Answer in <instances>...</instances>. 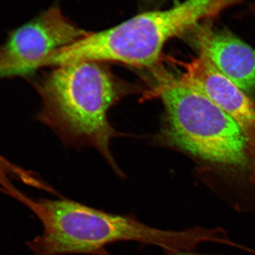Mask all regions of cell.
<instances>
[{"label": "cell", "instance_id": "6da1fadb", "mask_svg": "<svg viewBox=\"0 0 255 255\" xmlns=\"http://www.w3.org/2000/svg\"><path fill=\"white\" fill-rule=\"evenodd\" d=\"M156 73L152 92L164 108L157 141L196 161L204 182L226 205L255 214L254 166L238 124L182 75Z\"/></svg>", "mask_w": 255, "mask_h": 255}, {"label": "cell", "instance_id": "7a4b0ae2", "mask_svg": "<svg viewBox=\"0 0 255 255\" xmlns=\"http://www.w3.org/2000/svg\"><path fill=\"white\" fill-rule=\"evenodd\" d=\"M41 222L43 232L28 242L32 255H100L121 241L159 247L167 254L193 251L204 243L222 244L221 228L167 231L147 226L132 215L95 209L66 198H32L21 191L14 198Z\"/></svg>", "mask_w": 255, "mask_h": 255}, {"label": "cell", "instance_id": "3957f363", "mask_svg": "<svg viewBox=\"0 0 255 255\" xmlns=\"http://www.w3.org/2000/svg\"><path fill=\"white\" fill-rule=\"evenodd\" d=\"M41 97L38 119L65 141L91 146L119 177L110 142L118 132L109 122L111 107L134 91L102 62L80 61L55 67L35 83Z\"/></svg>", "mask_w": 255, "mask_h": 255}, {"label": "cell", "instance_id": "277c9868", "mask_svg": "<svg viewBox=\"0 0 255 255\" xmlns=\"http://www.w3.org/2000/svg\"><path fill=\"white\" fill-rule=\"evenodd\" d=\"M236 0H184L168 9L145 11L104 31L90 33L55 52L45 67L80 61L116 62L137 68L157 66L167 42L196 27Z\"/></svg>", "mask_w": 255, "mask_h": 255}, {"label": "cell", "instance_id": "5b68a950", "mask_svg": "<svg viewBox=\"0 0 255 255\" xmlns=\"http://www.w3.org/2000/svg\"><path fill=\"white\" fill-rule=\"evenodd\" d=\"M53 6L31 21L9 32L0 45V80L29 76L44 68L50 55L87 36Z\"/></svg>", "mask_w": 255, "mask_h": 255}, {"label": "cell", "instance_id": "8992f818", "mask_svg": "<svg viewBox=\"0 0 255 255\" xmlns=\"http://www.w3.org/2000/svg\"><path fill=\"white\" fill-rule=\"evenodd\" d=\"M183 66V78L205 93L238 124L246 139L255 172V101L223 76L201 52Z\"/></svg>", "mask_w": 255, "mask_h": 255}, {"label": "cell", "instance_id": "52a82bcc", "mask_svg": "<svg viewBox=\"0 0 255 255\" xmlns=\"http://www.w3.org/2000/svg\"><path fill=\"white\" fill-rule=\"evenodd\" d=\"M199 52L240 90L255 92V49L227 30L201 28L197 36Z\"/></svg>", "mask_w": 255, "mask_h": 255}, {"label": "cell", "instance_id": "ba28073f", "mask_svg": "<svg viewBox=\"0 0 255 255\" xmlns=\"http://www.w3.org/2000/svg\"><path fill=\"white\" fill-rule=\"evenodd\" d=\"M14 180L20 181L31 187L48 191L50 187L41 182L33 174L13 164L0 154V187L7 195L14 197L18 189L14 184Z\"/></svg>", "mask_w": 255, "mask_h": 255}, {"label": "cell", "instance_id": "9c48e42d", "mask_svg": "<svg viewBox=\"0 0 255 255\" xmlns=\"http://www.w3.org/2000/svg\"><path fill=\"white\" fill-rule=\"evenodd\" d=\"M114 255L110 254L108 252H105V253H102V255ZM167 255H210V254H201V253H196V252L194 251H186V252H181V253H172V254H168Z\"/></svg>", "mask_w": 255, "mask_h": 255}, {"label": "cell", "instance_id": "30bf717a", "mask_svg": "<svg viewBox=\"0 0 255 255\" xmlns=\"http://www.w3.org/2000/svg\"><path fill=\"white\" fill-rule=\"evenodd\" d=\"M167 1V0H150V1L155 3V4H159V3H164V1Z\"/></svg>", "mask_w": 255, "mask_h": 255}]
</instances>
